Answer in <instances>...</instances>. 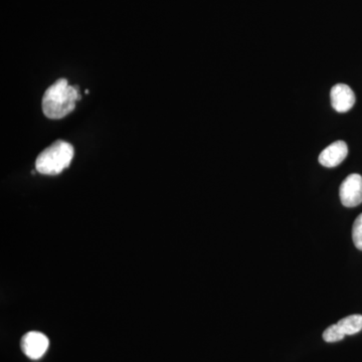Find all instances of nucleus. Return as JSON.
<instances>
[{"label": "nucleus", "mask_w": 362, "mask_h": 362, "mask_svg": "<svg viewBox=\"0 0 362 362\" xmlns=\"http://www.w3.org/2000/svg\"><path fill=\"white\" fill-rule=\"evenodd\" d=\"M81 98L77 86H70L66 78H59L45 90L42 111L47 118L54 120L64 118L74 111Z\"/></svg>", "instance_id": "f257e3e1"}, {"label": "nucleus", "mask_w": 362, "mask_h": 362, "mask_svg": "<svg viewBox=\"0 0 362 362\" xmlns=\"http://www.w3.org/2000/svg\"><path fill=\"white\" fill-rule=\"evenodd\" d=\"M74 152L75 151L70 143L58 140L37 156L35 169L37 173L45 175H59L70 166Z\"/></svg>", "instance_id": "f03ea898"}, {"label": "nucleus", "mask_w": 362, "mask_h": 362, "mask_svg": "<svg viewBox=\"0 0 362 362\" xmlns=\"http://www.w3.org/2000/svg\"><path fill=\"white\" fill-rule=\"evenodd\" d=\"M339 195L343 206H359L362 202V176L356 173L347 176L340 185Z\"/></svg>", "instance_id": "7ed1b4c3"}, {"label": "nucleus", "mask_w": 362, "mask_h": 362, "mask_svg": "<svg viewBox=\"0 0 362 362\" xmlns=\"http://www.w3.org/2000/svg\"><path fill=\"white\" fill-rule=\"evenodd\" d=\"M49 338L42 333L30 331L21 338V347L28 358L37 361L42 358L49 349Z\"/></svg>", "instance_id": "20e7f679"}, {"label": "nucleus", "mask_w": 362, "mask_h": 362, "mask_svg": "<svg viewBox=\"0 0 362 362\" xmlns=\"http://www.w3.org/2000/svg\"><path fill=\"white\" fill-rule=\"evenodd\" d=\"M331 105L339 113L349 112L356 103V95L349 86L337 84L331 89Z\"/></svg>", "instance_id": "39448f33"}, {"label": "nucleus", "mask_w": 362, "mask_h": 362, "mask_svg": "<svg viewBox=\"0 0 362 362\" xmlns=\"http://www.w3.org/2000/svg\"><path fill=\"white\" fill-rule=\"evenodd\" d=\"M349 154V147L344 141H337L326 147L319 156L321 165L327 168H337Z\"/></svg>", "instance_id": "423d86ee"}, {"label": "nucleus", "mask_w": 362, "mask_h": 362, "mask_svg": "<svg viewBox=\"0 0 362 362\" xmlns=\"http://www.w3.org/2000/svg\"><path fill=\"white\" fill-rule=\"evenodd\" d=\"M337 326L345 337L356 334L362 329V316L356 314L345 317L337 323Z\"/></svg>", "instance_id": "0eeeda50"}, {"label": "nucleus", "mask_w": 362, "mask_h": 362, "mask_svg": "<svg viewBox=\"0 0 362 362\" xmlns=\"http://www.w3.org/2000/svg\"><path fill=\"white\" fill-rule=\"evenodd\" d=\"M344 337L345 335L340 331L337 324H333V325L329 326V327L323 332V339L324 341L326 342L332 343L340 341V340H342Z\"/></svg>", "instance_id": "6e6552de"}, {"label": "nucleus", "mask_w": 362, "mask_h": 362, "mask_svg": "<svg viewBox=\"0 0 362 362\" xmlns=\"http://www.w3.org/2000/svg\"><path fill=\"white\" fill-rule=\"evenodd\" d=\"M352 240L357 249L362 251V214L357 216L352 228Z\"/></svg>", "instance_id": "1a4fd4ad"}]
</instances>
